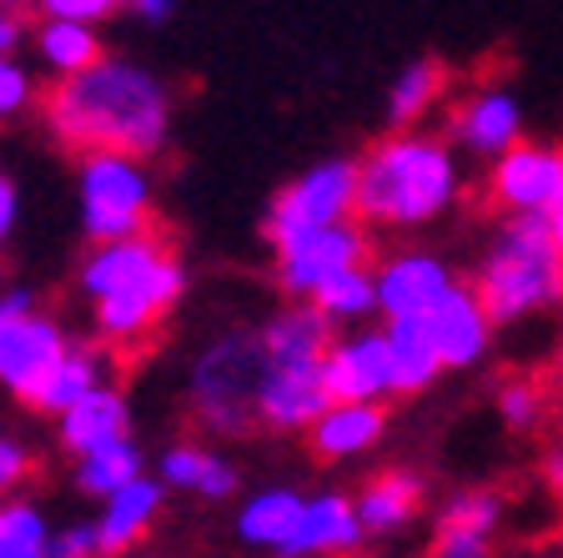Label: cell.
<instances>
[{
  "label": "cell",
  "mask_w": 563,
  "mask_h": 558,
  "mask_svg": "<svg viewBox=\"0 0 563 558\" xmlns=\"http://www.w3.org/2000/svg\"><path fill=\"white\" fill-rule=\"evenodd\" d=\"M322 362L267 358V387H262V403H257V428L262 433H277V438H307V433L317 428V418L332 407Z\"/></svg>",
  "instance_id": "12"
},
{
  "label": "cell",
  "mask_w": 563,
  "mask_h": 558,
  "mask_svg": "<svg viewBox=\"0 0 563 558\" xmlns=\"http://www.w3.org/2000/svg\"><path fill=\"white\" fill-rule=\"evenodd\" d=\"M373 282L383 322H422L457 287V272L433 247H398L373 267Z\"/></svg>",
  "instance_id": "10"
},
{
  "label": "cell",
  "mask_w": 563,
  "mask_h": 558,
  "mask_svg": "<svg viewBox=\"0 0 563 558\" xmlns=\"http://www.w3.org/2000/svg\"><path fill=\"white\" fill-rule=\"evenodd\" d=\"M549 221H553V237H559V247H563V201L553 207V217H549Z\"/></svg>",
  "instance_id": "43"
},
{
  "label": "cell",
  "mask_w": 563,
  "mask_h": 558,
  "mask_svg": "<svg viewBox=\"0 0 563 558\" xmlns=\"http://www.w3.org/2000/svg\"><path fill=\"white\" fill-rule=\"evenodd\" d=\"M121 11H126V6H111V0H46V6H35V15L70 21V25H101Z\"/></svg>",
  "instance_id": "36"
},
{
  "label": "cell",
  "mask_w": 563,
  "mask_h": 558,
  "mask_svg": "<svg viewBox=\"0 0 563 558\" xmlns=\"http://www.w3.org/2000/svg\"><path fill=\"white\" fill-rule=\"evenodd\" d=\"M463 156L438 131H387L357 156V221L367 232H418L457 207Z\"/></svg>",
  "instance_id": "3"
},
{
  "label": "cell",
  "mask_w": 563,
  "mask_h": 558,
  "mask_svg": "<svg viewBox=\"0 0 563 558\" xmlns=\"http://www.w3.org/2000/svg\"><path fill=\"white\" fill-rule=\"evenodd\" d=\"M332 403H377L393 397V348H387L383 327H357L338 332L328 362H322Z\"/></svg>",
  "instance_id": "13"
},
{
  "label": "cell",
  "mask_w": 563,
  "mask_h": 558,
  "mask_svg": "<svg viewBox=\"0 0 563 558\" xmlns=\"http://www.w3.org/2000/svg\"><path fill=\"white\" fill-rule=\"evenodd\" d=\"M367 534L357 524V503L342 489H317L307 493V513L297 524L292 544L282 548L277 558H352L363 554Z\"/></svg>",
  "instance_id": "17"
},
{
  "label": "cell",
  "mask_w": 563,
  "mask_h": 558,
  "mask_svg": "<svg viewBox=\"0 0 563 558\" xmlns=\"http://www.w3.org/2000/svg\"><path fill=\"white\" fill-rule=\"evenodd\" d=\"M504 513H508L504 493H493V489H457V493H448V499L438 503V524L493 538L498 528H504Z\"/></svg>",
  "instance_id": "31"
},
{
  "label": "cell",
  "mask_w": 563,
  "mask_h": 558,
  "mask_svg": "<svg viewBox=\"0 0 563 558\" xmlns=\"http://www.w3.org/2000/svg\"><path fill=\"white\" fill-rule=\"evenodd\" d=\"M553 372H559V383H563V342H559V358H553Z\"/></svg>",
  "instance_id": "45"
},
{
  "label": "cell",
  "mask_w": 563,
  "mask_h": 558,
  "mask_svg": "<svg viewBox=\"0 0 563 558\" xmlns=\"http://www.w3.org/2000/svg\"><path fill=\"white\" fill-rule=\"evenodd\" d=\"M428 558H493V538L433 524V538H428Z\"/></svg>",
  "instance_id": "35"
},
{
  "label": "cell",
  "mask_w": 563,
  "mask_h": 558,
  "mask_svg": "<svg viewBox=\"0 0 563 558\" xmlns=\"http://www.w3.org/2000/svg\"><path fill=\"white\" fill-rule=\"evenodd\" d=\"M387 348H393V397H418L443 378L438 348L422 322H383Z\"/></svg>",
  "instance_id": "27"
},
{
  "label": "cell",
  "mask_w": 563,
  "mask_h": 558,
  "mask_svg": "<svg viewBox=\"0 0 563 558\" xmlns=\"http://www.w3.org/2000/svg\"><path fill=\"white\" fill-rule=\"evenodd\" d=\"M156 217V176L152 162L136 156H81L76 162V227L86 247H111L146 237Z\"/></svg>",
  "instance_id": "6"
},
{
  "label": "cell",
  "mask_w": 563,
  "mask_h": 558,
  "mask_svg": "<svg viewBox=\"0 0 563 558\" xmlns=\"http://www.w3.org/2000/svg\"><path fill=\"white\" fill-rule=\"evenodd\" d=\"M136 478H146V453H141L136 438H126V442H117V448H101V453L76 458V463H70V483H76V493H81V499H96V503L117 499V493L131 489Z\"/></svg>",
  "instance_id": "28"
},
{
  "label": "cell",
  "mask_w": 563,
  "mask_h": 558,
  "mask_svg": "<svg viewBox=\"0 0 563 558\" xmlns=\"http://www.w3.org/2000/svg\"><path fill=\"white\" fill-rule=\"evenodd\" d=\"M166 508V483L156 473L136 478L131 489H121L117 499H106L101 513H96V534H101V554L106 558H126L141 554L146 538H152L156 518Z\"/></svg>",
  "instance_id": "19"
},
{
  "label": "cell",
  "mask_w": 563,
  "mask_h": 558,
  "mask_svg": "<svg viewBox=\"0 0 563 558\" xmlns=\"http://www.w3.org/2000/svg\"><path fill=\"white\" fill-rule=\"evenodd\" d=\"M307 513V493L292 489V483H267V489H252L246 499H236L232 513V538L252 554L277 558L282 548L292 544L297 524Z\"/></svg>",
  "instance_id": "18"
},
{
  "label": "cell",
  "mask_w": 563,
  "mask_h": 558,
  "mask_svg": "<svg viewBox=\"0 0 563 558\" xmlns=\"http://www.w3.org/2000/svg\"><path fill=\"white\" fill-rule=\"evenodd\" d=\"M35 313H41V297H35V287H25V282L0 287V352H5V342H11V327L21 322V317H35Z\"/></svg>",
  "instance_id": "38"
},
{
  "label": "cell",
  "mask_w": 563,
  "mask_h": 558,
  "mask_svg": "<svg viewBox=\"0 0 563 558\" xmlns=\"http://www.w3.org/2000/svg\"><path fill=\"white\" fill-rule=\"evenodd\" d=\"M473 292L498 327L563 307V247L549 217H504L473 267Z\"/></svg>",
  "instance_id": "5"
},
{
  "label": "cell",
  "mask_w": 563,
  "mask_h": 558,
  "mask_svg": "<svg viewBox=\"0 0 563 558\" xmlns=\"http://www.w3.org/2000/svg\"><path fill=\"white\" fill-rule=\"evenodd\" d=\"M156 478L166 483V493H187L197 503H232L242 493V468L236 458H227L217 442H166L156 453Z\"/></svg>",
  "instance_id": "16"
},
{
  "label": "cell",
  "mask_w": 563,
  "mask_h": 558,
  "mask_svg": "<svg viewBox=\"0 0 563 558\" xmlns=\"http://www.w3.org/2000/svg\"><path fill=\"white\" fill-rule=\"evenodd\" d=\"M191 287V272L166 237L146 232L131 242L86 247L76 262V292L86 303L91 342H101L117 358H141L166 327V317L181 307Z\"/></svg>",
  "instance_id": "2"
},
{
  "label": "cell",
  "mask_w": 563,
  "mask_h": 558,
  "mask_svg": "<svg viewBox=\"0 0 563 558\" xmlns=\"http://www.w3.org/2000/svg\"><path fill=\"white\" fill-rule=\"evenodd\" d=\"M539 473H543V483H549L553 493H563V442H553V448H543V458H539Z\"/></svg>",
  "instance_id": "42"
},
{
  "label": "cell",
  "mask_w": 563,
  "mask_h": 558,
  "mask_svg": "<svg viewBox=\"0 0 563 558\" xmlns=\"http://www.w3.org/2000/svg\"><path fill=\"white\" fill-rule=\"evenodd\" d=\"M31 51H35V61L51 70V81H70V76L91 70L96 61H106V46H101V31H96V25H70V21H51V15H35Z\"/></svg>",
  "instance_id": "25"
},
{
  "label": "cell",
  "mask_w": 563,
  "mask_h": 558,
  "mask_svg": "<svg viewBox=\"0 0 563 558\" xmlns=\"http://www.w3.org/2000/svg\"><path fill=\"white\" fill-rule=\"evenodd\" d=\"M126 438H131V397L121 383L101 387L81 407H70L66 418H56V442L70 463L101 453V448H117Z\"/></svg>",
  "instance_id": "20"
},
{
  "label": "cell",
  "mask_w": 563,
  "mask_h": 558,
  "mask_svg": "<svg viewBox=\"0 0 563 558\" xmlns=\"http://www.w3.org/2000/svg\"><path fill=\"white\" fill-rule=\"evenodd\" d=\"M35 473V448L21 438V433L11 428H0V508L15 499H25V483H31Z\"/></svg>",
  "instance_id": "34"
},
{
  "label": "cell",
  "mask_w": 563,
  "mask_h": 558,
  "mask_svg": "<svg viewBox=\"0 0 563 558\" xmlns=\"http://www.w3.org/2000/svg\"><path fill=\"white\" fill-rule=\"evenodd\" d=\"M126 558H172V554H156V548H141V554H126Z\"/></svg>",
  "instance_id": "44"
},
{
  "label": "cell",
  "mask_w": 563,
  "mask_h": 558,
  "mask_svg": "<svg viewBox=\"0 0 563 558\" xmlns=\"http://www.w3.org/2000/svg\"><path fill=\"white\" fill-rule=\"evenodd\" d=\"M267 387V342L262 327L227 322L197 342L181 378V403L207 438H246L257 428V403Z\"/></svg>",
  "instance_id": "4"
},
{
  "label": "cell",
  "mask_w": 563,
  "mask_h": 558,
  "mask_svg": "<svg viewBox=\"0 0 563 558\" xmlns=\"http://www.w3.org/2000/svg\"><path fill=\"white\" fill-rule=\"evenodd\" d=\"M131 15H136V21H146V25H166L176 15V6L172 0H136V6H126Z\"/></svg>",
  "instance_id": "41"
},
{
  "label": "cell",
  "mask_w": 563,
  "mask_h": 558,
  "mask_svg": "<svg viewBox=\"0 0 563 558\" xmlns=\"http://www.w3.org/2000/svg\"><path fill=\"white\" fill-rule=\"evenodd\" d=\"M357 217V162L352 156H322L307 172H297L262 211V237L272 252L302 242V237L347 227Z\"/></svg>",
  "instance_id": "7"
},
{
  "label": "cell",
  "mask_w": 563,
  "mask_h": 558,
  "mask_svg": "<svg viewBox=\"0 0 563 558\" xmlns=\"http://www.w3.org/2000/svg\"><path fill=\"white\" fill-rule=\"evenodd\" d=\"M387 438V407L377 403H332L317 428L307 433V448L322 463H357Z\"/></svg>",
  "instance_id": "23"
},
{
  "label": "cell",
  "mask_w": 563,
  "mask_h": 558,
  "mask_svg": "<svg viewBox=\"0 0 563 558\" xmlns=\"http://www.w3.org/2000/svg\"><path fill=\"white\" fill-rule=\"evenodd\" d=\"M15 227H21V186H15V176L0 166V252L11 247Z\"/></svg>",
  "instance_id": "40"
},
{
  "label": "cell",
  "mask_w": 563,
  "mask_h": 558,
  "mask_svg": "<svg viewBox=\"0 0 563 558\" xmlns=\"http://www.w3.org/2000/svg\"><path fill=\"white\" fill-rule=\"evenodd\" d=\"M448 96V66L438 56H418L393 76L383 101L387 131H422V121L433 117Z\"/></svg>",
  "instance_id": "24"
},
{
  "label": "cell",
  "mask_w": 563,
  "mask_h": 558,
  "mask_svg": "<svg viewBox=\"0 0 563 558\" xmlns=\"http://www.w3.org/2000/svg\"><path fill=\"white\" fill-rule=\"evenodd\" d=\"M448 141L457 156H478V162H504L508 152L523 146V101L504 81H478L448 106Z\"/></svg>",
  "instance_id": "9"
},
{
  "label": "cell",
  "mask_w": 563,
  "mask_h": 558,
  "mask_svg": "<svg viewBox=\"0 0 563 558\" xmlns=\"http://www.w3.org/2000/svg\"><path fill=\"white\" fill-rule=\"evenodd\" d=\"M422 327H428V338H433L443 372L478 368V362L493 352V332H498V322H493L488 307L478 303L473 282H457L443 303L422 317Z\"/></svg>",
  "instance_id": "15"
},
{
  "label": "cell",
  "mask_w": 563,
  "mask_h": 558,
  "mask_svg": "<svg viewBox=\"0 0 563 558\" xmlns=\"http://www.w3.org/2000/svg\"><path fill=\"white\" fill-rule=\"evenodd\" d=\"M488 207L504 217H553L563 201V146L559 141H523L518 152L488 166Z\"/></svg>",
  "instance_id": "11"
},
{
  "label": "cell",
  "mask_w": 563,
  "mask_h": 558,
  "mask_svg": "<svg viewBox=\"0 0 563 558\" xmlns=\"http://www.w3.org/2000/svg\"><path fill=\"white\" fill-rule=\"evenodd\" d=\"M352 503H357V524L367 538H398L428 503V483L412 468H383L352 493Z\"/></svg>",
  "instance_id": "22"
},
{
  "label": "cell",
  "mask_w": 563,
  "mask_h": 558,
  "mask_svg": "<svg viewBox=\"0 0 563 558\" xmlns=\"http://www.w3.org/2000/svg\"><path fill=\"white\" fill-rule=\"evenodd\" d=\"M257 327H262V342H267V358L322 362L332 352V342H338V327L317 313L312 303H287Z\"/></svg>",
  "instance_id": "26"
},
{
  "label": "cell",
  "mask_w": 563,
  "mask_h": 558,
  "mask_svg": "<svg viewBox=\"0 0 563 558\" xmlns=\"http://www.w3.org/2000/svg\"><path fill=\"white\" fill-rule=\"evenodd\" d=\"M51 558H106L101 554V534H96V518L60 524L56 538H51Z\"/></svg>",
  "instance_id": "37"
},
{
  "label": "cell",
  "mask_w": 563,
  "mask_h": 558,
  "mask_svg": "<svg viewBox=\"0 0 563 558\" xmlns=\"http://www.w3.org/2000/svg\"><path fill=\"white\" fill-rule=\"evenodd\" d=\"M35 11L25 6H0V61H21V46H31Z\"/></svg>",
  "instance_id": "39"
},
{
  "label": "cell",
  "mask_w": 563,
  "mask_h": 558,
  "mask_svg": "<svg viewBox=\"0 0 563 558\" xmlns=\"http://www.w3.org/2000/svg\"><path fill=\"white\" fill-rule=\"evenodd\" d=\"M41 96L46 91H35V70L25 61H0V131L41 111Z\"/></svg>",
  "instance_id": "33"
},
{
  "label": "cell",
  "mask_w": 563,
  "mask_h": 558,
  "mask_svg": "<svg viewBox=\"0 0 563 558\" xmlns=\"http://www.w3.org/2000/svg\"><path fill=\"white\" fill-rule=\"evenodd\" d=\"M70 332L60 317L51 313H35V317H21L11 327V342L0 352V387L15 397V403L31 407L35 393L46 387V378L56 372V362L70 352Z\"/></svg>",
  "instance_id": "14"
},
{
  "label": "cell",
  "mask_w": 563,
  "mask_h": 558,
  "mask_svg": "<svg viewBox=\"0 0 563 558\" xmlns=\"http://www.w3.org/2000/svg\"><path fill=\"white\" fill-rule=\"evenodd\" d=\"M312 307L328 317L338 332H357V327H367V317H377V282H373V267H367V272H347L342 282H332V287L322 292Z\"/></svg>",
  "instance_id": "30"
},
{
  "label": "cell",
  "mask_w": 563,
  "mask_h": 558,
  "mask_svg": "<svg viewBox=\"0 0 563 558\" xmlns=\"http://www.w3.org/2000/svg\"><path fill=\"white\" fill-rule=\"evenodd\" d=\"M117 383V352H106L101 342L91 338H76L70 352L56 362V372L46 378V387L35 393V413H46V418H66L70 407H81L91 393Z\"/></svg>",
  "instance_id": "21"
},
{
  "label": "cell",
  "mask_w": 563,
  "mask_h": 558,
  "mask_svg": "<svg viewBox=\"0 0 563 558\" xmlns=\"http://www.w3.org/2000/svg\"><path fill=\"white\" fill-rule=\"evenodd\" d=\"M56 524L35 499H15L0 508V558H51Z\"/></svg>",
  "instance_id": "29"
},
{
  "label": "cell",
  "mask_w": 563,
  "mask_h": 558,
  "mask_svg": "<svg viewBox=\"0 0 563 558\" xmlns=\"http://www.w3.org/2000/svg\"><path fill=\"white\" fill-rule=\"evenodd\" d=\"M41 127L56 146L81 156H136L166 152L176 127V91L162 70L136 56H106L91 70L51 81L41 96Z\"/></svg>",
  "instance_id": "1"
},
{
  "label": "cell",
  "mask_w": 563,
  "mask_h": 558,
  "mask_svg": "<svg viewBox=\"0 0 563 558\" xmlns=\"http://www.w3.org/2000/svg\"><path fill=\"white\" fill-rule=\"evenodd\" d=\"M493 407H498V423L508 433H539L543 418H549V397H543L539 383H528V378H508L493 393Z\"/></svg>",
  "instance_id": "32"
},
{
  "label": "cell",
  "mask_w": 563,
  "mask_h": 558,
  "mask_svg": "<svg viewBox=\"0 0 563 558\" xmlns=\"http://www.w3.org/2000/svg\"><path fill=\"white\" fill-rule=\"evenodd\" d=\"M367 267H373V232L363 221H347V227H332V232L302 237V242L272 252V282L287 303H317L332 282Z\"/></svg>",
  "instance_id": "8"
}]
</instances>
